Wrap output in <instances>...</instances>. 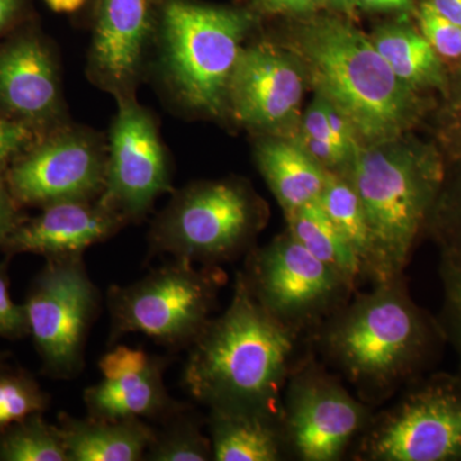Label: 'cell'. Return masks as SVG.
I'll list each match as a JSON object with an SVG mask.
<instances>
[{
  "label": "cell",
  "mask_w": 461,
  "mask_h": 461,
  "mask_svg": "<svg viewBox=\"0 0 461 461\" xmlns=\"http://www.w3.org/2000/svg\"><path fill=\"white\" fill-rule=\"evenodd\" d=\"M311 342L321 362L375 409L426 375L447 344L438 320L412 299L405 276L357 290Z\"/></svg>",
  "instance_id": "obj_1"
},
{
  "label": "cell",
  "mask_w": 461,
  "mask_h": 461,
  "mask_svg": "<svg viewBox=\"0 0 461 461\" xmlns=\"http://www.w3.org/2000/svg\"><path fill=\"white\" fill-rule=\"evenodd\" d=\"M285 48L317 95L350 121L362 145L402 138L423 114L418 90L397 77L371 38L345 18H311Z\"/></svg>",
  "instance_id": "obj_2"
},
{
  "label": "cell",
  "mask_w": 461,
  "mask_h": 461,
  "mask_svg": "<svg viewBox=\"0 0 461 461\" xmlns=\"http://www.w3.org/2000/svg\"><path fill=\"white\" fill-rule=\"evenodd\" d=\"M304 336L266 311L238 273L222 314L189 346L182 384L206 406L280 405Z\"/></svg>",
  "instance_id": "obj_3"
},
{
  "label": "cell",
  "mask_w": 461,
  "mask_h": 461,
  "mask_svg": "<svg viewBox=\"0 0 461 461\" xmlns=\"http://www.w3.org/2000/svg\"><path fill=\"white\" fill-rule=\"evenodd\" d=\"M371 229L377 273L373 285L403 277L445 182L438 151L406 135L360 145L344 172Z\"/></svg>",
  "instance_id": "obj_4"
},
{
  "label": "cell",
  "mask_w": 461,
  "mask_h": 461,
  "mask_svg": "<svg viewBox=\"0 0 461 461\" xmlns=\"http://www.w3.org/2000/svg\"><path fill=\"white\" fill-rule=\"evenodd\" d=\"M254 23L245 9L167 0L159 11L154 69L172 104L203 117L227 115L230 76Z\"/></svg>",
  "instance_id": "obj_5"
},
{
  "label": "cell",
  "mask_w": 461,
  "mask_h": 461,
  "mask_svg": "<svg viewBox=\"0 0 461 461\" xmlns=\"http://www.w3.org/2000/svg\"><path fill=\"white\" fill-rule=\"evenodd\" d=\"M266 223V205L239 180L203 181L176 191L149 230L151 256L220 266L249 253Z\"/></svg>",
  "instance_id": "obj_6"
},
{
  "label": "cell",
  "mask_w": 461,
  "mask_h": 461,
  "mask_svg": "<svg viewBox=\"0 0 461 461\" xmlns=\"http://www.w3.org/2000/svg\"><path fill=\"white\" fill-rule=\"evenodd\" d=\"M227 276L220 266L175 259L107 295L109 344L142 333L171 348L193 344L212 318Z\"/></svg>",
  "instance_id": "obj_7"
},
{
  "label": "cell",
  "mask_w": 461,
  "mask_h": 461,
  "mask_svg": "<svg viewBox=\"0 0 461 461\" xmlns=\"http://www.w3.org/2000/svg\"><path fill=\"white\" fill-rule=\"evenodd\" d=\"M381 411L351 450L357 461H461V372L415 379Z\"/></svg>",
  "instance_id": "obj_8"
},
{
  "label": "cell",
  "mask_w": 461,
  "mask_h": 461,
  "mask_svg": "<svg viewBox=\"0 0 461 461\" xmlns=\"http://www.w3.org/2000/svg\"><path fill=\"white\" fill-rule=\"evenodd\" d=\"M288 457L339 461L353 450L375 409L313 353L302 355L281 396Z\"/></svg>",
  "instance_id": "obj_9"
},
{
  "label": "cell",
  "mask_w": 461,
  "mask_h": 461,
  "mask_svg": "<svg viewBox=\"0 0 461 461\" xmlns=\"http://www.w3.org/2000/svg\"><path fill=\"white\" fill-rule=\"evenodd\" d=\"M240 275L268 313L302 336L313 335L357 291L287 230L251 249Z\"/></svg>",
  "instance_id": "obj_10"
},
{
  "label": "cell",
  "mask_w": 461,
  "mask_h": 461,
  "mask_svg": "<svg viewBox=\"0 0 461 461\" xmlns=\"http://www.w3.org/2000/svg\"><path fill=\"white\" fill-rule=\"evenodd\" d=\"M23 305L44 371L54 378L77 375L84 366L87 335L100 311V294L83 256L48 259Z\"/></svg>",
  "instance_id": "obj_11"
},
{
  "label": "cell",
  "mask_w": 461,
  "mask_h": 461,
  "mask_svg": "<svg viewBox=\"0 0 461 461\" xmlns=\"http://www.w3.org/2000/svg\"><path fill=\"white\" fill-rule=\"evenodd\" d=\"M107 173V139L71 121L38 136L5 169L18 206H47L102 196Z\"/></svg>",
  "instance_id": "obj_12"
},
{
  "label": "cell",
  "mask_w": 461,
  "mask_h": 461,
  "mask_svg": "<svg viewBox=\"0 0 461 461\" xmlns=\"http://www.w3.org/2000/svg\"><path fill=\"white\" fill-rule=\"evenodd\" d=\"M117 105L100 199L127 223L139 222L163 194L172 191L171 158L156 117L136 96L117 100Z\"/></svg>",
  "instance_id": "obj_13"
},
{
  "label": "cell",
  "mask_w": 461,
  "mask_h": 461,
  "mask_svg": "<svg viewBox=\"0 0 461 461\" xmlns=\"http://www.w3.org/2000/svg\"><path fill=\"white\" fill-rule=\"evenodd\" d=\"M305 84L304 69L286 48L271 41L245 44L230 76L227 115L276 138L295 133Z\"/></svg>",
  "instance_id": "obj_14"
},
{
  "label": "cell",
  "mask_w": 461,
  "mask_h": 461,
  "mask_svg": "<svg viewBox=\"0 0 461 461\" xmlns=\"http://www.w3.org/2000/svg\"><path fill=\"white\" fill-rule=\"evenodd\" d=\"M159 14L153 0H98L87 77L115 102L136 96L153 53Z\"/></svg>",
  "instance_id": "obj_15"
},
{
  "label": "cell",
  "mask_w": 461,
  "mask_h": 461,
  "mask_svg": "<svg viewBox=\"0 0 461 461\" xmlns=\"http://www.w3.org/2000/svg\"><path fill=\"white\" fill-rule=\"evenodd\" d=\"M0 114L38 136L68 122L56 53L35 32L0 45Z\"/></svg>",
  "instance_id": "obj_16"
},
{
  "label": "cell",
  "mask_w": 461,
  "mask_h": 461,
  "mask_svg": "<svg viewBox=\"0 0 461 461\" xmlns=\"http://www.w3.org/2000/svg\"><path fill=\"white\" fill-rule=\"evenodd\" d=\"M126 224L100 198L54 203L42 206L35 217L21 218L0 248L8 256L30 253L47 259L83 256L86 249L111 239Z\"/></svg>",
  "instance_id": "obj_17"
},
{
  "label": "cell",
  "mask_w": 461,
  "mask_h": 461,
  "mask_svg": "<svg viewBox=\"0 0 461 461\" xmlns=\"http://www.w3.org/2000/svg\"><path fill=\"white\" fill-rule=\"evenodd\" d=\"M214 461L288 459L280 405L215 406L206 417Z\"/></svg>",
  "instance_id": "obj_18"
},
{
  "label": "cell",
  "mask_w": 461,
  "mask_h": 461,
  "mask_svg": "<svg viewBox=\"0 0 461 461\" xmlns=\"http://www.w3.org/2000/svg\"><path fill=\"white\" fill-rule=\"evenodd\" d=\"M167 360L158 357L147 371L118 379L103 378L86 388L84 402L89 417L98 420H160L182 402L167 391Z\"/></svg>",
  "instance_id": "obj_19"
},
{
  "label": "cell",
  "mask_w": 461,
  "mask_h": 461,
  "mask_svg": "<svg viewBox=\"0 0 461 461\" xmlns=\"http://www.w3.org/2000/svg\"><path fill=\"white\" fill-rule=\"evenodd\" d=\"M69 461L144 460L156 429L142 420H77L59 414Z\"/></svg>",
  "instance_id": "obj_20"
},
{
  "label": "cell",
  "mask_w": 461,
  "mask_h": 461,
  "mask_svg": "<svg viewBox=\"0 0 461 461\" xmlns=\"http://www.w3.org/2000/svg\"><path fill=\"white\" fill-rule=\"evenodd\" d=\"M256 162L284 213L318 202L329 176L296 141L276 136L257 142Z\"/></svg>",
  "instance_id": "obj_21"
},
{
  "label": "cell",
  "mask_w": 461,
  "mask_h": 461,
  "mask_svg": "<svg viewBox=\"0 0 461 461\" xmlns=\"http://www.w3.org/2000/svg\"><path fill=\"white\" fill-rule=\"evenodd\" d=\"M371 41L397 77L412 89H445L441 58L427 39L405 23L378 27Z\"/></svg>",
  "instance_id": "obj_22"
},
{
  "label": "cell",
  "mask_w": 461,
  "mask_h": 461,
  "mask_svg": "<svg viewBox=\"0 0 461 461\" xmlns=\"http://www.w3.org/2000/svg\"><path fill=\"white\" fill-rule=\"evenodd\" d=\"M287 232L299 244L330 268L339 272L357 290L366 280L362 263L353 248L336 229L320 202L285 213Z\"/></svg>",
  "instance_id": "obj_23"
},
{
  "label": "cell",
  "mask_w": 461,
  "mask_h": 461,
  "mask_svg": "<svg viewBox=\"0 0 461 461\" xmlns=\"http://www.w3.org/2000/svg\"><path fill=\"white\" fill-rule=\"evenodd\" d=\"M318 202L359 258L366 280L375 284L377 263L371 229L353 185L344 176L329 171Z\"/></svg>",
  "instance_id": "obj_24"
},
{
  "label": "cell",
  "mask_w": 461,
  "mask_h": 461,
  "mask_svg": "<svg viewBox=\"0 0 461 461\" xmlns=\"http://www.w3.org/2000/svg\"><path fill=\"white\" fill-rule=\"evenodd\" d=\"M153 441L144 460L209 461L213 460L211 437L204 433L206 418L189 403L182 402L176 411L159 420Z\"/></svg>",
  "instance_id": "obj_25"
},
{
  "label": "cell",
  "mask_w": 461,
  "mask_h": 461,
  "mask_svg": "<svg viewBox=\"0 0 461 461\" xmlns=\"http://www.w3.org/2000/svg\"><path fill=\"white\" fill-rule=\"evenodd\" d=\"M0 461H69L59 426L42 412L0 430Z\"/></svg>",
  "instance_id": "obj_26"
},
{
  "label": "cell",
  "mask_w": 461,
  "mask_h": 461,
  "mask_svg": "<svg viewBox=\"0 0 461 461\" xmlns=\"http://www.w3.org/2000/svg\"><path fill=\"white\" fill-rule=\"evenodd\" d=\"M50 397L29 373L0 366V430L50 408Z\"/></svg>",
  "instance_id": "obj_27"
},
{
  "label": "cell",
  "mask_w": 461,
  "mask_h": 461,
  "mask_svg": "<svg viewBox=\"0 0 461 461\" xmlns=\"http://www.w3.org/2000/svg\"><path fill=\"white\" fill-rule=\"evenodd\" d=\"M438 272L444 304L437 320L444 330L446 342L454 346L461 360V251L442 249Z\"/></svg>",
  "instance_id": "obj_28"
},
{
  "label": "cell",
  "mask_w": 461,
  "mask_h": 461,
  "mask_svg": "<svg viewBox=\"0 0 461 461\" xmlns=\"http://www.w3.org/2000/svg\"><path fill=\"white\" fill-rule=\"evenodd\" d=\"M430 223L441 242V250L461 251V173L447 190L441 189Z\"/></svg>",
  "instance_id": "obj_29"
},
{
  "label": "cell",
  "mask_w": 461,
  "mask_h": 461,
  "mask_svg": "<svg viewBox=\"0 0 461 461\" xmlns=\"http://www.w3.org/2000/svg\"><path fill=\"white\" fill-rule=\"evenodd\" d=\"M421 35L439 57L461 58V26L442 16L429 2H423L417 11Z\"/></svg>",
  "instance_id": "obj_30"
},
{
  "label": "cell",
  "mask_w": 461,
  "mask_h": 461,
  "mask_svg": "<svg viewBox=\"0 0 461 461\" xmlns=\"http://www.w3.org/2000/svg\"><path fill=\"white\" fill-rule=\"evenodd\" d=\"M156 359L144 350L117 346L99 360L98 366L103 378L118 379L147 371Z\"/></svg>",
  "instance_id": "obj_31"
},
{
  "label": "cell",
  "mask_w": 461,
  "mask_h": 461,
  "mask_svg": "<svg viewBox=\"0 0 461 461\" xmlns=\"http://www.w3.org/2000/svg\"><path fill=\"white\" fill-rule=\"evenodd\" d=\"M29 335L25 305L17 304L9 291L7 266L0 264V338L17 339Z\"/></svg>",
  "instance_id": "obj_32"
},
{
  "label": "cell",
  "mask_w": 461,
  "mask_h": 461,
  "mask_svg": "<svg viewBox=\"0 0 461 461\" xmlns=\"http://www.w3.org/2000/svg\"><path fill=\"white\" fill-rule=\"evenodd\" d=\"M38 138L32 130L0 114V173H5L14 158L20 156Z\"/></svg>",
  "instance_id": "obj_33"
},
{
  "label": "cell",
  "mask_w": 461,
  "mask_h": 461,
  "mask_svg": "<svg viewBox=\"0 0 461 461\" xmlns=\"http://www.w3.org/2000/svg\"><path fill=\"white\" fill-rule=\"evenodd\" d=\"M264 14L305 16L313 14L326 0H253Z\"/></svg>",
  "instance_id": "obj_34"
},
{
  "label": "cell",
  "mask_w": 461,
  "mask_h": 461,
  "mask_svg": "<svg viewBox=\"0 0 461 461\" xmlns=\"http://www.w3.org/2000/svg\"><path fill=\"white\" fill-rule=\"evenodd\" d=\"M17 203L5 182V173H0V242L3 241L14 227L20 222Z\"/></svg>",
  "instance_id": "obj_35"
},
{
  "label": "cell",
  "mask_w": 461,
  "mask_h": 461,
  "mask_svg": "<svg viewBox=\"0 0 461 461\" xmlns=\"http://www.w3.org/2000/svg\"><path fill=\"white\" fill-rule=\"evenodd\" d=\"M357 7L373 12H409L414 9L412 0H357Z\"/></svg>",
  "instance_id": "obj_36"
},
{
  "label": "cell",
  "mask_w": 461,
  "mask_h": 461,
  "mask_svg": "<svg viewBox=\"0 0 461 461\" xmlns=\"http://www.w3.org/2000/svg\"><path fill=\"white\" fill-rule=\"evenodd\" d=\"M23 5V0H0V35L16 21Z\"/></svg>",
  "instance_id": "obj_37"
},
{
  "label": "cell",
  "mask_w": 461,
  "mask_h": 461,
  "mask_svg": "<svg viewBox=\"0 0 461 461\" xmlns=\"http://www.w3.org/2000/svg\"><path fill=\"white\" fill-rule=\"evenodd\" d=\"M438 14L461 26V0H429Z\"/></svg>",
  "instance_id": "obj_38"
},
{
  "label": "cell",
  "mask_w": 461,
  "mask_h": 461,
  "mask_svg": "<svg viewBox=\"0 0 461 461\" xmlns=\"http://www.w3.org/2000/svg\"><path fill=\"white\" fill-rule=\"evenodd\" d=\"M57 14H75L83 7L86 0H45Z\"/></svg>",
  "instance_id": "obj_39"
},
{
  "label": "cell",
  "mask_w": 461,
  "mask_h": 461,
  "mask_svg": "<svg viewBox=\"0 0 461 461\" xmlns=\"http://www.w3.org/2000/svg\"><path fill=\"white\" fill-rule=\"evenodd\" d=\"M329 5L348 16H353L354 12L357 9V0H330Z\"/></svg>",
  "instance_id": "obj_40"
},
{
  "label": "cell",
  "mask_w": 461,
  "mask_h": 461,
  "mask_svg": "<svg viewBox=\"0 0 461 461\" xmlns=\"http://www.w3.org/2000/svg\"><path fill=\"white\" fill-rule=\"evenodd\" d=\"M457 108H459L460 113H461V89L459 93V102H457Z\"/></svg>",
  "instance_id": "obj_41"
},
{
  "label": "cell",
  "mask_w": 461,
  "mask_h": 461,
  "mask_svg": "<svg viewBox=\"0 0 461 461\" xmlns=\"http://www.w3.org/2000/svg\"><path fill=\"white\" fill-rule=\"evenodd\" d=\"M326 3H327V5H329V3H330V0H326Z\"/></svg>",
  "instance_id": "obj_42"
}]
</instances>
